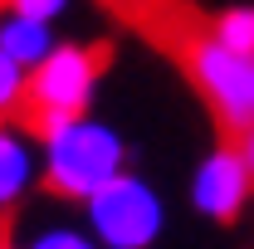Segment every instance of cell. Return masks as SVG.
<instances>
[{"label":"cell","mask_w":254,"mask_h":249,"mask_svg":"<svg viewBox=\"0 0 254 249\" xmlns=\"http://www.w3.org/2000/svg\"><path fill=\"white\" fill-rule=\"evenodd\" d=\"M39 186V137L20 123H0V215Z\"/></svg>","instance_id":"obj_6"},{"label":"cell","mask_w":254,"mask_h":249,"mask_svg":"<svg viewBox=\"0 0 254 249\" xmlns=\"http://www.w3.org/2000/svg\"><path fill=\"white\" fill-rule=\"evenodd\" d=\"M181 68L195 83V93L205 98L210 118L240 142L254 132V54L220 49L210 34H190L181 44Z\"/></svg>","instance_id":"obj_3"},{"label":"cell","mask_w":254,"mask_h":249,"mask_svg":"<svg viewBox=\"0 0 254 249\" xmlns=\"http://www.w3.org/2000/svg\"><path fill=\"white\" fill-rule=\"evenodd\" d=\"M250 195H254V171L245 161V152H240V142H225V147L200 156V166L190 176V205L205 220H215V225L240 220Z\"/></svg>","instance_id":"obj_5"},{"label":"cell","mask_w":254,"mask_h":249,"mask_svg":"<svg viewBox=\"0 0 254 249\" xmlns=\"http://www.w3.org/2000/svg\"><path fill=\"white\" fill-rule=\"evenodd\" d=\"M34 137H39V181L59 200L88 205L108 181L127 171V137L93 113L54 123Z\"/></svg>","instance_id":"obj_1"},{"label":"cell","mask_w":254,"mask_h":249,"mask_svg":"<svg viewBox=\"0 0 254 249\" xmlns=\"http://www.w3.org/2000/svg\"><path fill=\"white\" fill-rule=\"evenodd\" d=\"M83 225L103 249H152L166 230V200L147 176L123 171L83 205Z\"/></svg>","instance_id":"obj_4"},{"label":"cell","mask_w":254,"mask_h":249,"mask_svg":"<svg viewBox=\"0 0 254 249\" xmlns=\"http://www.w3.org/2000/svg\"><path fill=\"white\" fill-rule=\"evenodd\" d=\"M103 68H108V49L78 44V39H59L54 54L39 68H30V88H25L30 132H44L54 123H68V118H83L98 98Z\"/></svg>","instance_id":"obj_2"},{"label":"cell","mask_w":254,"mask_h":249,"mask_svg":"<svg viewBox=\"0 0 254 249\" xmlns=\"http://www.w3.org/2000/svg\"><path fill=\"white\" fill-rule=\"evenodd\" d=\"M0 5H10V10H20V15H34V20H49V25L73 10V0H0Z\"/></svg>","instance_id":"obj_11"},{"label":"cell","mask_w":254,"mask_h":249,"mask_svg":"<svg viewBox=\"0 0 254 249\" xmlns=\"http://www.w3.org/2000/svg\"><path fill=\"white\" fill-rule=\"evenodd\" d=\"M25 88H30V73L0 54V123L25 118Z\"/></svg>","instance_id":"obj_10"},{"label":"cell","mask_w":254,"mask_h":249,"mask_svg":"<svg viewBox=\"0 0 254 249\" xmlns=\"http://www.w3.org/2000/svg\"><path fill=\"white\" fill-rule=\"evenodd\" d=\"M54 44H59V34H54L49 20H34V15H20V10L0 5V54L10 63H20L30 73L54 54Z\"/></svg>","instance_id":"obj_7"},{"label":"cell","mask_w":254,"mask_h":249,"mask_svg":"<svg viewBox=\"0 0 254 249\" xmlns=\"http://www.w3.org/2000/svg\"><path fill=\"white\" fill-rule=\"evenodd\" d=\"M240 152H245V161H250V171H254V132H250V137H240Z\"/></svg>","instance_id":"obj_12"},{"label":"cell","mask_w":254,"mask_h":249,"mask_svg":"<svg viewBox=\"0 0 254 249\" xmlns=\"http://www.w3.org/2000/svg\"><path fill=\"white\" fill-rule=\"evenodd\" d=\"M20 249H103V245L88 235V225H39L20 240Z\"/></svg>","instance_id":"obj_9"},{"label":"cell","mask_w":254,"mask_h":249,"mask_svg":"<svg viewBox=\"0 0 254 249\" xmlns=\"http://www.w3.org/2000/svg\"><path fill=\"white\" fill-rule=\"evenodd\" d=\"M205 34L220 44V49H235V54H254V5H225L205 20Z\"/></svg>","instance_id":"obj_8"}]
</instances>
